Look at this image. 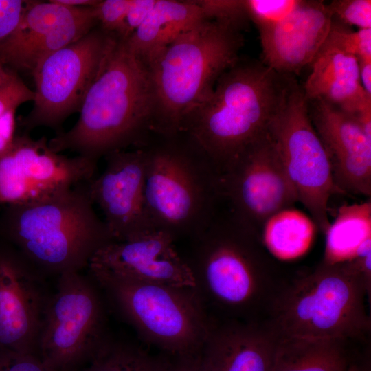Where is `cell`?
<instances>
[{"mask_svg":"<svg viewBox=\"0 0 371 371\" xmlns=\"http://www.w3.org/2000/svg\"><path fill=\"white\" fill-rule=\"evenodd\" d=\"M225 207L179 254L210 318L262 322L287 278L261 234Z\"/></svg>","mask_w":371,"mask_h":371,"instance_id":"cell-1","label":"cell"},{"mask_svg":"<svg viewBox=\"0 0 371 371\" xmlns=\"http://www.w3.org/2000/svg\"><path fill=\"white\" fill-rule=\"evenodd\" d=\"M72 128L48 141L52 150H70L95 161L142 146L150 131L152 94L145 65L117 36L82 102Z\"/></svg>","mask_w":371,"mask_h":371,"instance_id":"cell-2","label":"cell"},{"mask_svg":"<svg viewBox=\"0 0 371 371\" xmlns=\"http://www.w3.org/2000/svg\"><path fill=\"white\" fill-rule=\"evenodd\" d=\"M291 76L262 61H238L218 79L212 94L184 120L181 131L221 174L267 131Z\"/></svg>","mask_w":371,"mask_h":371,"instance_id":"cell-3","label":"cell"},{"mask_svg":"<svg viewBox=\"0 0 371 371\" xmlns=\"http://www.w3.org/2000/svg\"><path fill=\"white\" fill-rule=\"evenodd\" d=\"M242 32L205 20L185 32L145 64L152 94L150 131L171 136L212 94L239 59Z\"/></svg>","mask_w":371,"mask_h":371,"instance_id":"cell-4","label":"cell"},{"mask_svg":"<svg viewBox=\"0 0 371 371\" xmlns=\"http://www.w3.org/2000/svg\"><path fill=\"white\" fill-rule=\"evenodd\" d=\"M370 291L351 260L323 261L313 271L287 278L262 322L277 339L368 340Z\"/></svg>","mask_w":371,"mask_h":371,"instance_id":"cell-5","label":"cell"},{"mask_svg":"<svg viewBox=\"0 0 371 371\" xmlns=\"http://www.w3.org/2000/svg\"><path fill=\"white\" fill-rule=\"evenodd\" d=\"M157 135L159 142L140 147L146 212L153 230L175 242L188 240L208 226L224 202L221 173L183 133Z\"/></svg>","mask_w":371,"mask_h":371,"instance_id":"cell-6","label":"cell"},{"mask_svg":"<svg viewBox=\"0 0 371 371\" xmlns=\"http://www.w3.org/2000/svg\"><path fill=\"white\" fill-rule=\"evenodd\" d=\"M93 205L86 183L44 201L9 205L7 233L39 271H80L113 240Z\"/></svg>","mask_w":371,"mask_h":371,"instance_id":"cell-7","label":"cell"},{"mask_svg":"<svg viewBox=\"0 0 371 371\" xmlns=\"http://www.w3.org/2000/svg\"><path fill=\"white\" fill-rule=\"evenodd\" d=\"M89 271L145 342L169 356L200 352L211 319L194 288L137 281L100 271Z\"/></svg>","mask_w":371,"mask_h":371,"instance_id":"cell-8","label":"cell"},{"mask_svg":"<svg viewBox=\"0 0 371 371\" xmlns=\"http://www.w3.org/2000/svg\"><path fill=\"white\" fill-rule=\"evenodd\" d=\"M267 133L315 226L326 234L328 202L339 193L325 148L311 122L307 99L291 76L283 98L270 120Z\"/></svg>","mask_w":371,"mask_h":371,"instance_id":"cell-9","label":"cell"},{"mask_svg":"<svg viewBox=\"0 0 371 371\" xmlns=\"http://www.w3.org/2000/svg\"><path fill=\"white\" fill-rule=\"evenodd\" d=\"M100 295L80 271L58 276L57 289L45 308L38 356L53 371H76L109 338Z\"/></svg>","mask_w":371,"mask_h":371,"instance_id":"cell-10","label":"cell"},{"mask_svg":"<svg viewBox=\"0 0 371 371\" xmlns=\"http://www.w3.org/2000/svg\"><path fill=\"white\" fill-rule=\"evenodd\" d=\"M115 37L98 25L36 66L32 74L35 84L34 106L21 119L27 133L41 126L59 133L64 121L80 112Z\"/></svg>","mask_w":371,"mask_h":371,"instance_id":"cell-11","label":"cell"},{"mask_svg":"<svg viewBox=\"0 0 371 371\" xmlns=\"http://www.w3.org/2000/svg\"><path fill=\"white\" fill-rule=\"evenodd\" d=\"M98 161L54 152L45 137L15 135L0 157V203L31 204L50 199L95 177Z\"/></svg>","mask_w":371,"mask_h":371,"instance_id":"cell-12","label":"cell"},{"mask_svg":"<svg viewBox=\"0 0 371 371\" xmlns=\"http://www.w3.org/2000/svg\"><path fill=\"white\" fill-rule=\"evenodd\" d=\"M221 177L224 203L260 234L268 219L299 202L267 131L246 147Z\"/></svg>","mask_w":371,"mask_h":371,"instance_id":"cell-13","label":"cell"},{"mask_svg":"<svg viewBox=\"0 0 371 371\" xmlns=\"http://www.w3.org/2000/svg\"><path fill=\"white\" fill-rule=\"evenodd\" d=\"M98 25L93 7L30 0L14 31L0 44V61L16 71L32 74L46 57Z\"/></svg>","mask_w":371,"mask_h":371,"instance_id":"cell-14","label":"cell"},{"mask_svg":"<svg viewBox=\"0 0 371 371\" xmlns=\"http://www.w3.org/2000/svg\"><path fill=\"white\" fill-rule=\"evenodd\" d=\"M103 172L86 183L93 204L102 210L113 240L153 231L144 202L146 154L142 148L105 156Z\"/></svg>","mask_w":371,"mask_h":371,"instance_id":"cell-15","label":"cell"},{"mask_svg":"<svg viewBox=\"0 0 371 371\" xmlns=\"http://www.w3.org/2000/svg\"><path fill=\"white\" fill-rule=\"evenodd\" d=\"M39 274L20 252L0 251V350L38 353L49 299Z\"/></svg>","mask_w":371,"mask_h":371,"instance_id":"cell-16","label":"cell"},{"mask_svg":"<svg viewBox=\"0 0 371 371\" xmlns=\"http://www.w3.org/2000/svg\"><path fill=\"white\" fill-rule=\"evenodd\" d=\"M87 268L145 282L195 287L175 240L161 231L106 244L94 254Z\"/></svg>","mask_w":371,"mask_h":371,"instance_id":"cell-17","label":"cell"},{"mask_svg":"<svg viewBox=\"0 0 371 371\" xmlns=\"http://www.w3.org/2000/svg\"><path fill=\"white\" fill-rule=\"evenodd\" d=\"M339 194L371 196V139L355 117L321 99L307 100Z\"/></svg>","mask_w":371,"mask_h":371,"instance_id":"cell-18","label":"cell"},{"mask_svg":"<svg viewBox=\"0 0 371 371\" xmlns=\"http://www.w3.org/2000/svg\"><path fill=\"white\" fill-rule=\"evenodd\" d=\"M332 19L323 1L301 0L286 18L259 32L262 62L279 74H297L315 57Z\"/></svg>","mask_w":371,"mask_h":371,"instance_id":"cell-19","label":"cell"},{"mask_svg":"<svg viewBox=\"0 0 371 371\" xmlns=\"http://www.w3.org/2000/svg\"><path fill=\"white\" fill-rule=\"evenodd\" d=\"M276 341L261 322L211 319L199 357L205 371H271Z\"/></svg>","mask_w":371,"mask_h":371,"instance_id":"cell-20","label":"cell"},{"mask_svg":"<svg viewBox=\"0 0 371 371\" xmlns=\"http://www.w3.org/2000/svg\"><path fill=\"white\" fill-rule=\"evenodd\" d=\"M310 65L302 87L308 100H323L352 115L371 107V96L361 84L358 58L332 27Z\"/></svg>","mask_w":371,"mask_h":371,"instance_id":"cell-21","label":"cell"},{"mask_svg":"<svg viewBox=\"0 0 371 371\" xmlns=\"http://www.w3.org/2000/svg\"><path fill=\"white\" fill-rule=\"evenodd\" d=\"M205 20L193 0H157L126 43L145 65L181 34Z\"/></svg>","mask_w":371,"mask_h":371,"instance_id":"cell-22","label":"cell"},{"mask_svg":"<svg viewBox=\"0 0 371 371\" xmlns=\"http://www.w3.org/2000/svg\"><path fill=\"white\" fill-rule=\"evenodd\" d=\"M345 339H277L271 371H346L353 363Z\"/></svg>","mask_w":371,"mask_h":371,"instance_id":"cell-23","label":"cell"},{"mask_svg":"<svg viewBox=\"0 0 371 371\" xmlns=\"http://www.w3.org/2000/svg\"><path fill=\"white\" fill-rule=\"evenodd\" d=\"M313 220L300 210L289 208L272 216L265 223L262 240L268 251L281 260L303 255L310 247L315 234Z\"/></svg>","mask_w":371,"mask_h":371,"instance_id":"cell-24","label":"cell"},{"mask_svg":"<svg viewBox=\"0 0 371 371\" xmlns=\"http://www.w3.org/2000/svg\"><path fill=\"white\" fill-rule=\"evenodd\" d=\"M324 261L334 263L352 258L360 245L371 237V201L339 207L326 232Z\"/></svg>","mask_w":371,"mask_h":371,"instance_id":"cell-25","label":"cell"},{"mask_svg":"<svg viewBox=\"0 0 371 371\" xmlns=\"http://www.w3.org/2000/svg\"><path fill=\"white\" fill-rule=\"evenodd\" d=\"M166 361L139 346L109 337L91 360L76 371H164Z\"/></svg>","mask_w":371,"mask_h":371,"instance_id":"cell-26","label":"cell"},{"mask_svg":"<svg viewBox=\"0 0 371 371\" xmlns=\"http://www.w3.org/2000/svg\"><path fill=\"white\" fill-rule=\"evenodd\" d=\"M200 7L206 20L230 26L240 31L249 21L244 0H193Z\"/></svg>","mask_w":371,"mask_h":371,"instance_id":"cell-27","label":"cell"},{"mask_svg":"<svg viewBox=\"0 0 371 371\" xmlns=\"http://www.w3.org/2000/svg\"><path fill=\"white\" fill-rule=\"evenodd\" d=\"M301 0H244L247 14L258 32L267 29L286 18Z\"/></svg>","mask_w":371,"mask_h":371,"instance_id":"cell-28","label":"cell"},{"mask_svg":"<svg viewBox=\"0 0 371 371\" xmlns=\"http://www.w3.org/2000/svg\"><path fill=\"white\" fill-rule=\"evenodd\" d=\"M326 5L333 19L350 27L371 28L370 0H334Z\"/></svg>","mask_w":371,"mask_h":371,"instance_id":"cell-29","label":"cell"},{"mask_svg":"<svg viewBox=\"0 0 371 371\" xmlns=\"http://www.w3.org/2000/svg\"><path fill=\"white\" fill-rule=\"evenodd\" d=\"M129 3L130 0H100L93 6L98 25L106 32L119 36Z\"/></svg>","mask_w":371,"mask_h":371,"instance_id":"cell-30","label":"cell"},{"mask_svg":"<svg viewBox=\"0 0 371 371\" xmlns=\"http://www.w3.org/2000/svg\"><path fill=\"white\" fill-rule=\"evenodd\" d=\"M34 91L19 77L17 72L0 87V117L10 111H16L22 104L34 101Z\"/></svg>","mask_w":371,"mask_h":371,"instance_id":"cell-31","label":"cell"},{"mask_svg":"<svg viewBox=\"0 0 371 371\" xmlns=\"http://www.w3.org/2000/svg\"><path fill=\"white\" fill-rule=\"evenodd\" d=\"M331 27L358 59H371V28L353 31L334 19H332Z\"/></svg>","mask_w":371,"mask_h":371,"instance_id":"cell-32","label":"cell"},{"mask_svg":"<svg viewBox=\"0 0 371 371\" xmlns=\"http://www.w3.org/2000/svg\"><path fill=\"white\" fill-rule=\"evenodd\" d=\"M0 371H53L38 355L0 350Z\"/></svg>","mask_w":371,"mask_h":371,"instance_id":"cell-33","label":"cell"},{"mask_svg":"<svg viewBox=\"0 0 371 371\" xmlns=\"http://www.w3.org/2000/svg\"><path fill=\"white\" fill-rule=\"evenodd\" d=\"M30 0H0V44L14 31Z\"/></svg>","mask_w":371,"mask_h":371,"instance_id":"cell-34","label":"cell"},{"mask_svg":"<svg viewBox=\"0 0 371 371\" xmlns=\"http://www.w3.org/2000/svg\"><path fill=\"white\" fill-rule=\"evenodd\" d=\"M156 1L157 0H130L124 23L117 37L127 40L143 23Z\"/></svg>","mask_w":371,"mask_h":371,"instance_id":"cell-35","label":"cell"},{"mask_svg":"<svg viewBox=\"0 0 371 371\" xmlns=\"http://www.w3.org/2000/svg\"><path fill=\"white\" fill-rule=\"evenodd\" d=\"M166 358L164 371H205L199 353L187 356H169Z\"/></svg>","mask_w":371,"mask_h":371,"instance_id":"cell-36","label":"cell"},{"mask_svg":"<svg viewBox=\"0 0 371 371\" xmlns=\"http://www.w3.org/2000/svg\"><path fill=\"white\" fill-rule=\"evenodd\" d=\"M15 111H10L0 117V157L11 147L14 137Z\"/></svg>","mask_w":371,"mask_h":371,"instance_id":"cell-37","label":"cell"},{"mask_svg":"<svg viewBox=\"0 0 371 371\" xmlns=\"http://www.w3.org/2000/svg\"><path fill=\"white\" fill-rule=\"evenodd\" d=\"M359 78L365 92L371 96V59H358Z\"/></svg>","mask_w":371,"mask_h":371,"instance_id":"cell-38","label":"cell"},{"mask_svg":"<svg viewBox=\"0 0 371 371\" xmlns=\"http://www.w3.org/2000/svg\"><path fill=\"white\" fill-rule=\"evenodd\" d=\"M52 2L71 8L93 7L100 0H50Z\"/></svg>","mask_w":371,"mask_h":371,"instance_id":"cell-39","label":"cell"},{"mask_svg":"<svg viewBox=\"0 0 371 371\" xmlns=\"http://www.w3.org/2000/svg\"><path fill=\"white\" fill-rule=\"evenodd\" d=\"M16 73L0 61V87L8 81Z\"/></svg>","mask_w":371,"mask_h":371,"instance_id":"cell-40","label":"cell"},{"mask_svg":"<svg viewBox=\"0 0 371 371\" xmlns=\"http://www.w3.org/2000/svg\"><path fill=\"white\" fill-rule=\"evenodd\" d=\"M346 371H364L360 366L357 364L353 363H352Z\"/></svg>","mask_w":371,"mask_h":371,"instance_id":"cell-41","label":"cell"}]
</instances>
